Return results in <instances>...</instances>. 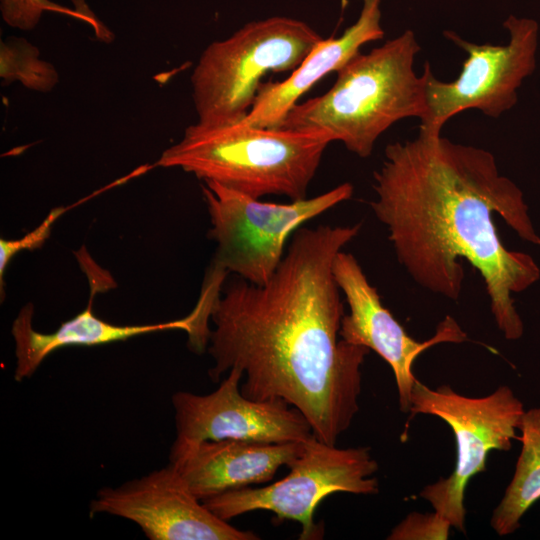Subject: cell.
<instances>
[{"label": "cell", "instance_id": "cell-1", "mask_svg": "<svg viewBox=\"0 0 540 540\" xmlns=\"http://www.w3.org/2000/svg\"><path fill=\"white\" fill-rule=\"evenodd\" d=\"M360 229V223L300 227L265 284L238 277L210 311V378L241 370L245 397L288 403L329 445L359 411L361 367L370 351L340 337L344 304L332 269Z\"/></svg>", "mask_w": 540, "mask_h": 540}, {"label": "cell", "instance_id": "cell-2", "mask_svg": "<svg viewBox=\"0 0 540 540\" xmlns=\"http://www.w3.org/2000/svg\"><path fill=\"white\" fill-rule=\"evenodd\" d=\"M371 208L386 226L398 262L430 292L456 300L464 281L461 259L481 274L498 329L507 340L524 333L513 294L540 279L527 253L507 249L493 215L522 240L540 245L523 193L500 175L494 155L440 134L419 132L387 145L374 172Z\"/></svg>", "mask_w": 540, "mask_h": 540}, {"label": "cell", "instance_id": "cell-3", "mask_svg": "<svg viewBox=\"0 0 540 540\" xmlns=\"http://www.w3.org/2000/svg\"><path fill=\"white\" fill-rule=\"evenodd\" d=\"M419 50L415 34L406 30L366 54L359 52L336 72L327 92L294 105L278 128L320 132L369 157L395 122L425 114V79L413 68Z\"/></svg>", "mask_w": 540, "mask_h": 540}, {"label": "cell", "instance_id": "cell-4", "mask_svg": "<svg viewBox=\"0 0 540 540\" xmlns=\"http://www.w3.org/2000/svg\"><path fill=\"white\" fill-rule=\"evenodd\" d=\"M331 139L320 132L189 125L179 142L163 151L157 166L181 168L203 181L259 199L307 198L308 187Z\"/></svg>", "mask_w": 540, "mask_h": 540}, {"label": "cell", "instance_id": "cell-5", "mask_svg": "<svg viewBox=\"0 0 540 540\" xmlns=\"http://www.w3.org/2000/svg\"><path fill=\"white\" fill-rule=\"evenodd\" d=\"M323 40L303 21H252L202 52L191 75L193 103L202 126H229L251 110L261 78L294 71Z\"/></svg>", "mask_w": 540, "mask_h": 540}, {"label": "cell", "instance_id": "cell-6", "mask_svg": "<svg viewBox=\"0 0 540 540\" xmlns=\"http://www.w3.org/2000/svg\"><path fill=\"white\" fill-rule=\"evenodd\" d=\"M202 193L212 225L209 235L217 243L210 269L263 285L281 263L289 237L305 222L349 200L353 186L345 182L290 203L263 202L214 181H204Z\"/></svg>", "mask_w": 540, "mask_h": 540}, {"label": "cell", "instance_id": "cell-7", "mask_svg": "<svg viewBox=\"0 0 540 540\" xmlns=\"http://www.w3.org/2000/svg\"><path fill=\"white\" fill-rule=\"evenodd\" d=\"M525 410L523 403L506 385L485 397H467L448 385L431 389L418 379L411 393L410 413L441 418L452 429L456 461L452 474L423 488L420 496L453 528L465 532V490L476 474L485 471L490 451H508L518 439Z\"/></svg>", "mask_w": 540, "mask_h": 540}, {"label": "cell", "instance_id": "cell-8", "mask_svg": "<svg viewBox=\"0 0 540 540\" xmlns=\"http://www.w3.org/2000/svg\"><path fill=\"white\" fill-rule=\"evenodd\" d=\"M287 466L289 473L268 486L228 491L203 503L225 521L252 511H269L278 520L298 522L300 539H319L323 528L315 524L314 512L324 498L336 492L373 495L379 491L373 477L378 463L369 447L338 448L312 435Z\"/></svg>", "mask_w": 540, "mask_h": 540}, {"label": "cell", "instance_id": "cell-9", "mask_svg": "<svg viewBox=\"0 0 540 540\" xmlns=\"http://www.w3.org/2000/svg\"><path fill=\"white\" fill-rule=\"evenodd\" d=\"M503 25L509 32L506 45L476 44L444 32L468 57L452 82L438 80L425 63L426 110L419 132L440 134L451 117L467 109L497 118L516 104L518 88L536 68L539 28L535 20L513 15Z\"/></svg>", "mask_w": 540, "mask_h": 540}, {"label": "cell", "instance_id": "cell-10", "mask_svg": "<svg viewBox=\"0 0 540 540\" xmlns=\"http://www.w3.org/2000/svg\"><path fill=\"white\" fill-rule=\"evenodd\" d=\"M243 372L231 369L206 395L178 391L172 396L176 438L170 456L203 441L235 439L267 443L303 442L312 435L306 418L282 400H251L241 392Z\"/></svg>", "mask_w": 540, "mask_h": 540}, {"label": "cell", "instance_id": "cell-11", "mask_svg": "<svg viewBox=\"0 0 540 540\" xmlns=\"http://www.w3.org/2000/svg\"><path fill=\"white\" fill-rule=\"evenodd\" d=\"M110 514L136 523L150 540H258L212 513L171 465L117 487H104L90 515Z\"/></svg>", "mask_w": 540, "mask_h": 540}, {"label": "cell", "instance_id": "cell-12", "mask_svg": "<svg viewBox=\"0 0 540 540\" xmlns=\"http://www.w3.org/2000/svg\"><path fill=\"white\" fill-rule=\"evenodd\" d=\"M332 269L349 307V314H345L341 321V339L375 351L390 365L396 380L400 410L410 412L411 393L416 380L412 366L416 358L435 344L461 343L467 340L466 333L452 317L447 316L432 338L419 342L384 307L376 287L369 282L351 253L341 250Z\"/></svg>", "mask_w": 540, "mask_h": 540}, {"label": "cell", "instance_id": "cell-13", "mask_svg": "<svg viewBox=\"0 0 540 540\" xmlns=\"http://www.w3.org/2000/svg\"><path fill=\"white\" fill-rule=\"evenodd\" d=\"M303 442L267 443L224 439L203 441L169 457L190 491L201 501L271 481L277 470L303 450Z\"/></svg>", "mask_w": 540, "mask_h": 540}, {"label": "cell", "instance_id": "cell-14", "mask_svg": "<svg viewBox=\"0 0 540 540\" xmlns=\"http://www.w3.org/2000/svg\"><path fill=\"white\" fill-rule=\"evenodd\" d=\"M361 14L338 38L323 39L292 74L281 82L261 83L255 102L239 123L278 128L299 98L331 72H337L371 41L383 38L380 0H363Z\"/></svg>", "mask_w": 540, "mask_h": 540}, {"label": "cell", "instance_id": "cell-15", "mask_svg": "<svg viewBox=\"0 0 540 540\" xmlns=\"http://www.w3.org/2000/svg\"><path fill=\"white\" fill-rule=\"evenodd\" d=\"M94 294L93 288L87 307L51 333H42L34 329L32 303L21 308L11 327L16 357L14 379L17 382L30 378L49 354L65 346H95L157 331L187 330L185 317L143 325H115L106 322L94 314Z\"/></svg>", "mask_w": 540, "mask_h": 540}, {"label": "cell", "instance_id": "cell-16", "mask_svg": "<svg viewBox=\"0 0 540 540\" xmlns=\"http://www.w3.org/2000/svg\"><path fill=\"white\" fill-rule=\"evenodd\" d=\"M518 429L522 448L515 472L490 521L499 536L520 528L523 515L540 499V407L525 411Z\"/></svg>", "mask_w": 540, "mask_h": 540}, {"label": "cell", "instance_id": "cell-17", "mask_svg": "<svg viewBox=\"0 0 540 540\" xmlns=\"http://www.w3.org/2000/svg\"><path fill=\"white\" fill-rule=\"evenodd\" d=\"M0 77L3 84L13 81L37 92H50L59 81L55 67L40 58L39 49L23 38L1 41Z\"/></svg>", "mask_w": 540, "mask_h": 540}, {"label": "cell", "instance_id": "cell-18", "mask_svg": "<svg viewBox=\"0 0 540 540\" xmlns=\"http://www.w3.org/2000/svg\"><path fill=\"white\" fill-rule=\"evenodd\" d=\"M451 524L437 512H412L389 534L390 540H446Z\"/></svg>", "mask_w": 540, "mask_h": 540}, {"label": "cell", "instance_id": "cell-19", "mask_svg": "<svg viewBox=\"0 0 540 540\" xmlns=\"http://www.w3.org/2000/svg\"><path fill=\"white\" fill-rule=\"evenodd\" d=\"M67 208H54L42 223L34 230L17 240H0V288L3 297V277L6 268L12 258L20 251L34 250L41 247L51 234L52 226L55 221L65 213Z\"/></svg>", "mask_w": 540, "mask_h": 540}, {"label": "cell", "instance_id": "cell-20", "mask_svg": "<svg viewBox=\"0 0 540 540\" xmlns=\"http://www.w3.org/2000/svg\"><path fill=\"white\" fill-rule=\"evenodd\" d=\"M3 20L21 30H31L45 11L61 12L63 8L48 0H0Z\"/></svg>", "mask_w": 540, "mask_h": 540}]
</instances>
